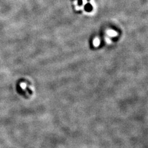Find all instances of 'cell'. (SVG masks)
<instances>
[{"label": "cell", "instance_id": "cell-1", "mask_svg": "<svg viewBox=\"0 0 148 148\" xmlns=\"http://www.w3.org/2000/svg\"><path fill=\"white\" fill-rule=\"evenodd\" d=\"M93 44H94V45L96 46H98L99 44V40L97 38H96V39H95L94 40Z\"/></svg>", "mask_w": 148, "mask_h": 148}, {"label": "cell", "instance_id": "cell-2", "mask_svg": "<svg viewBox=\"0 0 148 148\" xmlns=\"http://www.w3.org/2000/svg\"><path fill=\"white\" fill-rule=\"evenodd\" d=\"M108 33H109V35L110 36H115V32H114V31H112V30H110V31H109V32H108Z\"/></svg>", "mask_w": 148, "mask_h": 148}]
</instances>
